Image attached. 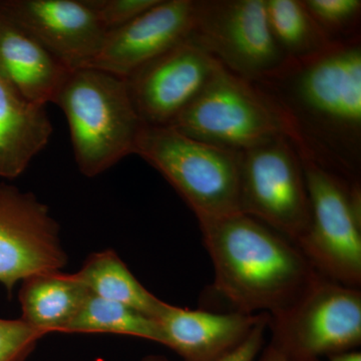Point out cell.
Here are the masks:
<instances>
[{
    "label": "cell",
    "mask_w": 361,
    "mask_h": 361,
    "mask_svg": "<svg viewBox=\"0 0 361 361\" xmlns=\"http://www.w3.org/2000/svg\"><path fill=\"white\" fill-rule=\"evenodd\" d=\"M252 84L281 116L301 158L361 184V39L288 61Z\"/></svg>",
    "instance_id": "1"
},
{
    "label": "cell",
    "mask_w": 361,
    "mask_h": 361,
    "mask_svg": "<svg viewBox=\"0 0 361 361\" xmlns=\"http://www.w3.org/2000/svg\"><path fill=\"white\" fill-rule=\"evenodd\" d=\"M214 288L237 312L288 307L319 273L294 242L243 213L199 221Z\"/></svg>",
    "instance_id": "2"
},
{
    "label": "cell",
    "mask_w": 361,
    "mask_h": 361,
    "mask_svg": "<svg viewBox=\"0 0 361 361\" xmlns=\"http://www.w3.org/2000/svg\"><path fill=\"white\" fill-rule=\"evenodd\" d=\"M52 103L65 114L82 175L96 177L135 154L145 123L125 78L90 66L71 68Z\"/></svg>",
    "instance_id": "3"
},
{
    "label": "cell",
    "mask_w": 361,
    "mask_h": 361,
    "mask_svg": "<svg viewBox=\"0 0 361 361\" xmlns=\"http://www.w3.org/2000/svg\"><path fill=\"white\" fill-rule=\"evenodd\" d=\"M135 154L168 180L198 222L241 213V152L198 141L171 127L145 125Z\"/></svg>",
    "instance_id": "4"
},
{
    "label": "cell",
    "mask_w": 361,
    "mask_h": 361,
    "mask_svg": "<svg viewBox=\"0 0 361 361\" xmlns=\"http://www.w3.org/2000/svg\"><path fill=\"white\" fill-rule=\"evenodd\" d=\"M270 344L289 361H315L361 344V290L318 274L288 307L269 314Z\"/></svg>",
    "instance_id": "5"
},
{
    "label": "cell",
    "mask_w": 361,
    "mask_h": 361,
    "mask_svg": "<svg viewBox=\"0 0 361 361\" xmlns=\"http://www.w3.org/2000/svg\"><path fill=\"white\" fill-rule=\"evenodd\" d=\"M169 127L220 148L248 151L287 137L283 120L256 85L223 66Z\"/></svg>",
    "instance_id": "6"
},
{
    "label": "cell",
    "mask_w": 361,
    "mask_h": 361,
    "mask_svg": "<svg viewBox=\"0 0 361 361\" xmlns=\"http://www.w3.org/2000/svg\"><path fill=\"white\" fill-rule=\"evenodd\" d=\"M310 222L296 244L320 275L361 286V184H349L301 158Z\"/></svg>",
    "instance_id": "7"
},
{
    "label": "cell",
    "mask_w": 361,
    "mask_h": 361,
    "mask_svg": "<svg viewBox=\"0 0 361 361\" xmlns=\"http://www.w3.org/2000/svg\"><path fill=\"white\" fill-rule=\"evenodd\" d=\"M240 212L297 244L310 222L302 160L290 140L280 137L242 153Z\"/></svg>",
    "instance_id": "8"
},
{
    "label": "cell",
    "mask_w": 361,
    "mask_h": 361,
    "mask_svg": "<svg viewBox=\"0 0 361 361\" xmlns=\"http://www.w3.org/2000/svg\"><path fill=\"white\" fill-rule=\"evenodd\" d=\"M190 37L226 71L250 82L288 61L271 32L265 0H195Z\"/></svg>",
    "instance_id": "9"
},
{
    "label": "cell",
    "mask_w": 361,
    "mask_h": 361,
    "mask_svg": "<svg viewBox=\"0 0 361 361\" xmlns=\"http://www.w3.org/2000/svg\"><path fill=\"white\" fill-rule=\"evenodd\" d=\"M59 233L49 207L35 195L0 183V283L9 296L26 278L68 265Z\"/></svg>",
    "instance_id": "10"
},
{
    "label": "cell",
    "mask_w": 361,
    "mask_h": 361,
    "mask_svg": "<svg viewBox=\"0 0 361 361\" xmlns=\"http://www.w3.org/2000/svg\"><path fill=\"white\" fill-rule=\"evenodd\" d=\"M220 66L189 35L125 80L142 122L151 127H169Z\"/></svg>",
    "instance_id": "11"
},
{
    "label": "cell",
    "mask_w": 361,
    "mask_h": 361,
    "mask_svg": "<svg viewBox=\"0 0 361 361\" xmlns=\"http://www.w3.org/2000/svg\"><path fill=\"white\" fill-rule=\"evenodd\" d=\"M0 14L68 68L89 65L106 33L85 0H0Z\"/></svg>",
    "instance_id": "12"
},
{
    "label": "cell",
    "mask_w": 361,
    "mask_h": 361,
    "mask_svg": "<svg viewBox=\"0 0 361 361\" xmlns=\"http://www.w3.org/2000/svg\"><path fill=\"white\" fill-rule=\"evenodd\" d=\"M195 0H160L128 25L106 33L85 66L127 78L191 35Z\"/></svg>",
    "instance_id": "13"
},
{
    "label": "cell",
    "mask_w": 361,
    "mask_h": 361,
    "mask_svg": "<svg viewBox=\"0 0 361 361\" xmlns=\"http://www.w3.org/2000/svg\"><path fill=\"white\" fill-rule=\"evenodd\" d=\"M267 313L191 310L165 303L155 318L161 345L184 361H216L229 355L268 318Z\"/></svg>",
    "instance_id": "14"
},
{
    "label": "cell",
    "mask_w": 361,
    "mask_h": 361,
    "mask_svg": "<svg viewBox=\"0 0 361 361\" xmlns=\"http://www.w3.org/2000/svg\"><path fill=\"white\" fill-rule=\"evenodd\" d=\"M20 26L0 14V78L33 103H52L70 71Z\"/></svg>",
    "instance_id": "15"
},
{
    "label": "cell",
    "mask_w": 361,
    "mask_h": 361,
    "mask_svg": "<svg viewBox=\"0 0 361 361\" xmlns=\"http://www.w3.org/2000/svg\"><path fill=\"white\" fill-rule=\"evenodd\" d=\"M52 130L44 104L21 97L0 78V178L20 177L49 144Z\"/></svg>",
    "instance_id": "16"
},
{
    "label": "cell",
    "mask_w": 361,
    "mask_h": 361,
    "mask_svg": "<svg viewBox=\"0 0 361 361\" xmlns=\"http://www.w3.org/2000/svg\"><path fill=\"white\" fill-rule=\"evenodd\" d=\"M90 292L77 274L61 271L40 273L21 282V319L44 336L63 334Z\"/></svg>",
    "instance_id": "17"
},
{
    "label": "cell",
    "mask_w": 361,
    "mask_h": 361,
    "mask_svg": "<svg viewBox=\"0 0 361 361\" xmlns=\"http://www.w3.org/2000/svg\"><path fill=\"white\" fill-rule=\"evenodd\" d=\"M75 274L94 295L129 306L153 319L165 305L142 286L111 249L90 254Z\"/></svg>",
    "instance_id": "18"
},
{
    "label": "cell",
    "mask_w": 361,
    "mask_h": 361,
    "mask_svg": "<svg viewBox=\"0 0 361 361\" xmlns=\"http://www.w3.org/2000/svg\"><path fill=\"white\" fill-rule=\"evenodd\" d=\"M275 42L288 61L314 58L332 47L302 0H265Z\"/></svg>",
    "instance_id": "19"
},
{
    "label": "cell",
    "mask_w": 361,
    "mask_h": 361,
    "mask_svg": "<svg viewBox=\"0 0 361 361\" xmlns=\"http://www.w3.org/2000/svg\"><path fill=\"white\" fill-rule=\"evenodd\" d=\"M63 334H116L160 342L155 319L129 306L92 293Z\"/></svg>",
    "instance_id": "20"
},
{
    "label": "cell",
    "mask_w": 361,
    "mask_h": 361,
    "mask_svg": "<svg viewBox=\"0 0 361 361\" xmlns=\"http://www.w3.org/2000/svg\"><path fill=\"white\" fill-rule=\"evenodd\" d=\"M302 2L332 44L361 39L360 0H302Z\"/></svg>",
    "instance_id": "21"
},
{
    "label": "cell",
    "mask_w": 361,
    "mask_h": 361,
    "mask_svg": "<svg viewBox=\"0 0 361 361\" xmlns=\"http://www.w3.org/2000/svg\"><path fill=\"white\" fill-rule=\"evenodd\" d=\"M44 336L21 318H0V361H25Z\"/></svg>",
    "instance_id": "22"
},
{
    "label": "cell",
    "mask_w": 361,
    "mask_h": 361,
    "mask_svg": "<svg viewBox=\"0 0 361 361\" xmlns=\"http://www.w3.org/2000/svg\"><path fill=\"white\" fill-rule=\"evenodd\" d=\"M106 32L128 25L160 0H85Z\"/></svg>",
    "instance_id": "23"
},
{
    "label": "cell",
    "mask_w": 361,
    "mask_h": 361,
    "mask_svg": "<svg viewBox=\"0 0 361 361\" xmlns=\"http://www.w3.org/2000/svg\"><path fill=\"white\" fill-rule=\"evenodd\" d=\"M269 317V316H268ZM268 327V318L259 323L251 332L250 336L239 348L231 353L216 361H256L263 348H264L265 331ZM142 361H171L163 355H148Z\"/></svg>",
    "instance_id": "24"
},
{
    "label": "cell",
    "mask_w": 361,
    "mask_h": 361,
    "mask_svg": "<svg viewBox=\"0 0 361 361\" xmlns=\"http://www.w3.org/2000/svg\"><path fill=\"white\" fill-rule=\"evenodd\" d=\"M256 361H289V360L272 344L268 343L263 348Z\"/></svg>",
    "instance_id": "25"
},
{
    "label": "cell",
    "mask_w": 361,
    "mask_h": 361,
    "mask_svg": "<svg viewBox=\"0 0 361 361\" xmlns=\"http://www.w3.org/2000/svg\"><path fill=\"white\" fill-rule=\"evenodd\" d=\"M315 361H361V353L357 350L346 351Z\"/></svg>",
    "instance_id": "26"
}]
</instances>
